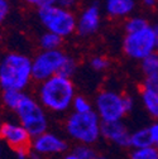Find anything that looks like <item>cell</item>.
Masks as SVG:
<instances>
[{
  "mask_svg": "<svg viewBox=\"0 0 158 159\" xmlns=\"http://www.w3.org/2000/svg\"><path fill=\"white\" fill-rule=\"evenodd\" d=\"M139 97L143 104V107L146 109V112L154 121L158 120V92L142 86L139 91Z\"/></svg>",
  "mask_w": 158,
  "mask_h": 159,
  "instance_id": "14",
  "label": "cell"
},
{
  "mask_svg": "<svg viewBox=\"0 0 158 159\" xmlns=\"http://www.w3.org/2000/svg\"><path fill=\"white\" fill-rule=\"evenodd\" d=\"M103 24V9L97 3L86 5L77 15L76 34L81 38L94 37Z\"/></svg>",
  "mask_w": 158,
  "mask_h": 159,
  "instance_id": "10",
  "label": "cell"
},
{
  "mask_svg": "<svg viewBox=\"0 0 158 159\" xmlns=\"http://www.w3.org/2000/svg\"><path fill=\"white\" fill-rule=\"evenodd\" d=\"M67 149H68L67 142L62 136L52 131H46L33 138L30 145V152L38 154L42 158L66 153Z\"/></svg>",
  "mask_w": 158,
  "mask_h": 159,
  "instance_id": "11",
  "label": "cell"
},
{
  "mask_svg": "<svg viewBox=\"0 0 158 159\" xmlns=\"http://www.w3.org/2000/svg\"><path fill=\"white\" fill-rule=\"evenodd\" d=\"M103 123L95 110L85 114L71 112L65 121L67 136L77 144L94 145L101 138Z\"/></svg>",
  "mask_w": 158,
  "mask_h": 159,
  "instance_id": "5",
  "label": "cell"
},
{
  "mask_svg": "<svg viewBox=\"0 0 158 159\" xmlns=\"http://www.w3.org/2000/svg\"><path fill=\"white\" fill-rule=\"evenodd\" d=\"M137 8L135 0H105L103 10L110 19H128Z\"/></svg>",
  "mask_w": 158,
  "mask_h": 159,
  "instance_id": "13",
  "label": "cell"
},
{
  "mask_svg": "<svg viewBox=\"0 0 158 159\" xmlns=\"http://www.w3.org/2000/svg\"><path fill=\"white\" fill-rule=\"evenodd\" d=\"M15 159H29V152H16Z\"/></svg>",
  "mask_w": 158,
  "mask_h": 159,
  "instance_id": "30",
  "label": "cell"
},
{
  "mask_svg": "<svg viewBox=\"0 0 158 159\" xmlns=\"http://www.w3.org/2000/svg\"><path fill=\"white\" fill-rule=\"evenodd\" d=\"M37 16L42 27L51 33L66 39L76 33L77 15L72 9L61 5H53L47 9L37 11Z\"/></svg>",
  "mask_w": 158,
  "mask_h": 159,
  "instance_id": "7",
  "label": "cell"
},
{
  "mask_svg": "<svg viewBox=\"0 0 158 159\" xmlns=\"http://www.w3.org/2000/svg\"><path fill=\"white\" fill-rule=\"evenodd\" d=\"M26 92L22 91H2L0 95V101L4 105V107H7L8 110L13 111L16 109V106L19 105L21 100L23 98Z\"/></svg>",
  "mask_w": 158,
  "mask_h": 159,
  "instance_id": "17",
  "label": "cell"
},
{
  "mask_svg": "<svg viewBox=\"0 0 158 159\" xmlns=\"http://www.w3.org/2000/svg\"><path fill=\"white\" fill-rule=\"evenodd\" d=\"M76 97V86L72 78L57 75L37 85L35 98L46 111L65 114L72 107Z\"/></svg>",
  "mask_w": 158,
  "mask_h": 159,
  "instance_id": "1",
  "label": "cell"
},
{
  "mask_svg": "<svg viewBox=\"0 0 158 159\" xmlns=\"http://www.w3.org/2000/svg\"><path fill=\"white\" fill-rule=\"evenodd\" d=\"M152 139L148 128H141L135 131L130 133V148L132 149H141L152 147Z\"/></svg>",
  "mask_w": 158,
  "mask_h": 159,
  "instance_id": "16",
  "label": "cell"
},
{
  "mask_svg": "<svg viewBox=\"0 0 158 159\" xmlns=\"http://www.w3.org/2000/svg\"><path fill=\"white\" fill-rule=\"evenodd\" d=\"M0 157H2V148H0Z\"/></svg>",
  "mask_w": 158,
  "mask_h": 159,
  "instance_id": "36",
  "label": "cell"
},
{
  "mask_svg": "<svg viewBox=\"0 0 158 159\" xmlns=\"http://www.w3.org/2000/svg\"><path fill=\"white\" fill-rule=\"evenodd\" d=\"M89 66L90 68L94 71V72H105L110 68L111 66V61L106 57V56H103V54H96V56H92L90 59H89Z\"/></svg>",
  "mask_w": 158,
  "mask_h": 159,
  "instance_id": "20",
  "label": "cell"
},
{
  "mask_svg": "<svg viewBox=\"0 0 158 159\" xmlns=\"http://www.w3.org/2000/svg\"><path fill=\"white\" fill-rule=\"evenodd\" d=\"M0 140H3L10 149H13L16 153L29 152L33 138L21 123L7 120L2 124Z\"/></svg>",
  "mask_w": 158,
  "mask_h": 159,
  "instance_id": "9",
  "label": "cell"
},
{
  "mask_svg": "<svg viewBox=\"0 0 158 159\" xmlns=\"http://www.w3.org/2000/svg\"><path fill=\"white\" fill-rule=\"evenodd\" d=\"M62 159H80V158H77V157H76V155H73L72 153H68V154H66Z\"/></svg>",
  "mask_w": 158,
  "mask_h": 159,
  "instance_id": "32",
  "label": "cell"
},
{
  "mask_svg": "<svg viewBox=\"0 0 158 159\" xmlns=\"http://www.w3.org/2000/svg\"><path fill=\"white\" fill-rule=\"evenodd\" d=\"M96 159H110V158H109V157H106V155H103V154H97Z\"/></svg>",
  "mask_w": 158,
  "mask_h": 159,
  "instance_id": "33",
  "label": "cell"
},
{
  "mask_svg": "<svg viewBox=\"0 0 158 159\" xmlns=\"http://www.w3.org/2000/svg\"><path fill=\"white\" fill-rule=\"evenodd\" d=\"M129 159H158V148L152 145L141 149H132Z\"/></svg>",
  "mask_w": 158,
  "mask_h": 159,
  "instance_id": "22",
  "label": "cell"
},
{
  "mask_svg": "<svg viewBox=\"0 0 158 159\" xmlns=\"http://www.w3.org/2000/svg\"><path fill=\"white\" fill-rule=\"evenodd\" d=\"M152 27H153V30H154V34H156V43H157V52H158V22Z\"/></svg>",
  "mask_w": 158,
  "mask_h": 159,
  "instance_id": "31",
  "label": "cell"
},
{
  "mask_svg": "<svg viewBox=\"0 0 158 159\" xmlns=\"http://www.w3.org/2000/svg\"><path fill=\"white\" fill-rule=\"evenodd\" d=\"M2 124H3V121H0V130H2Z\"/></svg>",
  "mask_w": 158,
  "mask_h": 159,
  "instance_id": "35",
  "label": "cell"
},
{
  "mask_svg": "<svg viewBox=\"0 0 158 159\" xmlns=\"http://www.w3.org/2000/svg\"><path fill=\"white\" fill-rule=\"evenodd\" d=\"M148 130H149V134H151L152 144L158 148V120L153 121V123L148 126Z\"/></svg>",
  "mask_w": 158,
  "mask_h": 159,
  "instance_id": "27",
  "label": "cell"
},
{
  "mask_svg": "<svg viewBox=\"0 0 158 159\" xmlns=\"http://www.w3.org/2000/svg\"><path fill=\"white\" fill-rule=\"evenodd\" d=\"M71 153L80 159H96L97 157V152L92 148V145L86 144H76Z\"/></svg>",
  "mask_w": 158,
  "mask_h": 159,
  "instance_id": "23",
  "label": "cell"
},
{
  "mask_svg": "<svg viewBox=\"0 0 158 159\" xmlns=\"http://www.w3.org/2000/svg\"><path fill=\"white\" fill-rule=\"evenodd\" d=\"M63 44V38L57 35L54 33L44 30L38 39V46L41 51H54V49H61Z\"/></svg>",
  "mask_w": 158,
  "mask_h": 159,
  "instance_id": "15",
  "label": "cell"
},
{
  "mask_svg": "<svg viewBox=\"0 0 158 159\" xmlns=\"http://www.w3.org/2000/svg\"><path fill=\"white\" fill-rule=\"evenodd\" d=\"M77 70V61L62 48L54 51H39L32 58L33 81L41 84L46 80L62 75L72 77Z\"/></svg>",
  "mask_w": 158,
  "mask_h": 159,
  "instance_id": "3",
  "label": "cell"
},
{
  "mask_svg": "<svg viewBox=\"0 0 158 159\" xmlns=\"http://www.w3.org/2000/svg\"><path fill=\"white\" fill-rule=\"evenodd\" d=\"M134 107L133 97L128 93H122L114 89L100 90L94 101V110L100 117L101 123L123 121Z\"/></svg>",
  "mask_w": 158,
  "mask_h": 159,
  "instance_id": "4",
  "label": "cell"
},
{
  "mask_svg": "<svg viewBox=\"0 0 158 159\" xmlns=\"http://www.w3.org/2000/svg\"><path fill=\"white\" fill-rule=\"evenodd\" d=\"M72 112H77V114H85V112H90L94 110V104L89 100L86 96L82 95H76L75 100L72 102V107H71Z\"/></svg>",
  "mask_w": 158,
  "mask_h": 159,
  "instance_id": "21",
  "label": "cell"
},
{
  "mask_svg": "<svg viewBox=\"0 0 158 159\" xmlns=\"http://www.w3.org/2000/svg\"><path fill=\"white\" fill-rule=\"evenodd\" d=\"M130 133L123 121L103 123L101 138L119 148H130Z\"/></svg>",
  "mask_w": 158,
  "mask_h": 159,
  "instance_id": "12",
  "label": "cell"
},
{
  "mask_svg": "<svg viewBox=\"0 0 158 159\" xmlns=\"http://www.w3.org/2000/svg\"><path fill=\"white\" fill-rule=\"evenodd\" d=\"M12 11V5L9 0H0V25H3L9 18Z\"/></svg>",
  "mask_w": 158,
  "mask_h": 159,
  "instance_id": "25",
  "label": "cell"
},
{
  "mask_svg": "<svg viewBox=\"0 0 158 159\" xmlns=\"http://www.w3.org/2000/svg\"><path fill=\"white\" fill-rule=\"evenodd\" d=\"M142 4L147 9H154L158 5V0H142Z\"/></svg>",
  "mask_w": 158,
  "mask_h": 159,
  "instance_id": "29",
  "label": "cell"
},
{
  "mask_svg": "<svg viewBox=\"0 0 158 159\" xmlns=\"http://www.w3.org/2000/svg\"><path fill=\"white\" fill-rule=\"evenodd\" d=\"M27 3V5H29L30 8H34L38 10H42V9H47L51 8L53 5H57L58 2L57 0H24Z\"/></svg>",
  "mask_w": 158,
  "mask_h": 159,
  "instance_id": "24",
  "label": "cell"
},
{
  "mask_svg": "<svg viewBox=\"0 0 158 159\" xmlns=\"http://www.w3.org/2000/svg\"><path fill=\"white\" fill-rule=\"evenodd\" d=\"M142 86L158 92V73L153 75V76H149V77H144V81H143Z\"/></svg>",
  "mask_w": 158,
  "mask_h": 159,
  "instance_id": "26",
  "label": "cell"
},
{
  "mask_svg": "<svg viewBox=\"0 0 158 159\" xmlns=\"http://www.w3.org/2000/svg\"><path fill=\"white\" fill-rule=\"evenodd\" d=\"M33 82L32 58L22 52H8L0 58V90L22 91Z\"/></svg>",
  "mask_w": 158,
  "mask_h": 159,
  "instance_id": "2",
  "label": "cell"
},
{
  "mask_svg": "<svg viewBox=\"0 0 158 159\" xmlns=\"http://www.w3.org/2000/svg\"><path fill=\"white\" fill-rule=\"evenodd\" d=\"M57 2H58V5L65 7L67 9H72L77 5V3L80 2V0H57Z\"/></svg>",
  "mask_w": 158,
  "mask_h": 159,
  "instance_id": "28",
  "label": "cell"
},
{
  "mask_svg": "<svg viewBox=\"0 0 158 159\" xmlns=\"http://www.w3.org/2000/svg\"><path fill=\"white\" fill-rule=\"evenodd\" d=\"M2 41H3V33H2V30H0V43H2Z\"/></svg>",
  "mask_w": 158,
  "mask_h": 159,
  "instance_id": "34",
  "label": "cell"
},
{
  "mask_svg": "<svg viewBox=\"0 0 158 159\" xmlns=\"http://www.w3.org/2000/svg\"><path fill=\"white\" fill-rule=\"evenodd\" d=\"M122 51L128 58L138 62H141L149 54L157 52L156 34L153 27L149 25L142 30L125 33L122 41Z\"/></svg>",
  "mask_w": 158,
  "mask_h": 159,
  "instance_id": "8",
  "label": "cell"
},
{
  "mask_svg": "<svg viewBox=\"0 0 158 159\" xmlns=\"http://www.w3.org/2000/svg\"><path fill=\"white\" fill-rule=\"evenodd\" d=\"M149 22L148 19L142 16V15H132L128 19H125L124 22V32L125 33H133V32H138L142 30L147 27H149Z\"/></svg>",
  "mask_w": 158,
  "mask_h": 159,
  "instance_id": "18",
  "label": "cell"
},
{
  "mask_svg": "<svg viewBox=\"0 0 158 159\" xmlns=\"http://www.w3.org/2000/svg\"><path fill=\"white\" fill-rule=\"evenodd\" d=\"M139 67L144 77H149L158 73V52H154L139 62Z\"/></svg>",
  "mask_w": 158,
  "mask_h": 159,
  "instance_id": "19",
  "label": "cell"
},
{
  "mask_svg": "<svg viewBox=\"0 0 158 159\" xmlns=\"http://www.w3.org/2000/svg\"><path fill=\"white\" fill-rule=\"evenodd\" d=\"M14 114L16 116V121L27 129L32 138L48 131L47 111L37 98L29 93H24L21 102L14 110Z\"/></svg>",
  "mask_w": 158,
  "mask_h": 159,
  "instance_id": "6",
  "label": "cell"
}]
</instances>
